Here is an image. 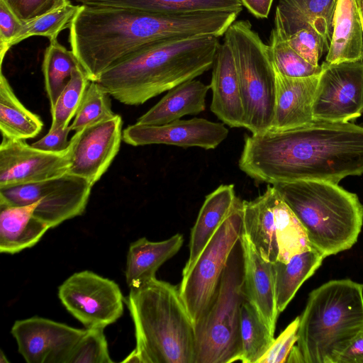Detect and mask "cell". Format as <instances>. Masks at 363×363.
Returning <instances> with one entry per match:
<instances>
[{"mask_svg": "<svg viewBox=\"0 0 363 363\" xmlns=\"http://www.w3.org/2000/svg\"><path fill=\"white\" fill-rule=\"evenodd\" d=\"M240 169L269 184L313 180L335 184L363 174V126L313 121L245 138Z\"/></svg>", "mask_w": 363, "mask_h": 363, "instance_id": "6da1fadb", "label": "cell"}, {"mask_svg": "<svg viewBox=\"0 0 363 363\" xmlns=\"http://www.w3.org/2000/svg\"><path fill=\"white\" fill-rule=\"evenodd\" d=\"M238 13H157L82 5L69 28L72 51L91 82L108 67L155 42L220 37Z\"/></svg>", "mask_w": 363, "mask_h": 363, "instance_id": "7a4b0ae2", "label": "cell"}, {"mask_svg": "<svg viewBox=\"0 0 363 363\" xmlns=\"http://www.w3.org/2000/svg\"><path fill=\"white\" fill-rule=\"evenodd\" d=\"M220 45L213 35L155 42L113 64L94 82L119 102L138 106L210 69Z\"/></svg>", "mask_w": 363, "mask_h": 363, "instance_id": "3957f363", "label": "cell"}, {"mask_svg": "<svg viewBox=\"0 0 363 363\" xmlns=\"http://www.w3.org/2000/svg\"><path fill=\"white\" fill-rule=\"evenodd\" d=\"M124 303L134 325L138 363H195L194 324L177 286L155 277L130 289Z\"/></svg>", "mask_w": 363, "mask_h": 363, "instance_id": "277c9868", "label": "cell"}, {"mask_svg": "<svg viewBox=\"0 0 363 363\" xmlns=\"http://www.w3.org/2000/svg\"><path fill=\"white\" fill-rule=\"evenodd\" d=\"M363 330V284L330 280L308 294L286 362L335 363Z\"/></svg>", "mask_w": 363, "mask_h": 363, "instance_id": "5b68a950", "label": "cell"}, {"mask_svg": "<svg viewBox=\"0 0 363 363\" xmlns=\"http://www.w3.org/2000/svg\"><path fill=\"white\" fill-rule=\"evenodd\" d=\"M272 185L303 227L312 247L325 257L357 242L363 225V204L356 194L321 181Z\"/></svg>", "mask_w": 363, "mask_h": 363, "instance_id": "8992f818", "label": "cell"}, {"mask_svg": "<svg viewBox=\"0 0 363 363\" xmlns=\"http://www.w3.org/2000/svg\"><path fill=\"white\" fill-rule=\"evenodd\" d=\"M246 298L244 249L240 238L230 253L213 301L194 325L195 363L240 361L241 308Z\"/></svg>", "mask_w": 363, "mask_h": 363, "instance_id": "52a82bcc", "label": "cell"}, {"mask_svg": "<svg viewBox=\"0 0 363 363\" xmlns=\"http://www.w3.org/2000/svg\"><path fill=\"white\" fill-rule=\"evenodd\" d=\"M231 48L245 109L244 128L252 134L270 130L276 101V74L264 43L249 21L233 22L224 34Z\"/></svg>", "mask_w": 363, "mask_h": 363, "instance_id": "ba28073f", "label": "cell"}, {"mask_svg": "<svg viewBox=\"0 0 363 363\" xmlns=\"http://www.w3.org/2000/svg\"><path fill=\"white\" fill-rule=\"evenodd\" d=\"M242 233L243 201L238 197L229 216L182 276L179 293L194 325L213 301L230 253Z\"/></svg>", "mask_w": 363, "mask_h": 363, "instance_id": "9c48e42d", "label": "cell"}, {"mask_svg": "<svg viewBox=\"0 0 363 363\" xmlns=\"http://www.w3.org/2000/svg\"><path fill=\"white\" fill-rule=\"evenodd\" d=\"M92 186L87 179L67 173L39 182L0 188V203L26 206L38 201L34 214L52 228L84 213Z\"/></svg>", "mask_w": 363, "mask_h": 363, "instance_id": "30bf717a", "label": "cell"}, {"mask_svg": "<svg viewBox=\"0 0 363 363\" xmlns=\"http://www.w3.org/2000/svg\"><path fill=\"white\" fill-rule=\"evenodd\" d=\"M65 308L86 329L105 328L123 314L124 298L118 285L93 272L74 273L58 288Z\"/></svg>", "mask_w": 363, "mask_h": 363, "instance_id": "8fae6325", "label": "cell"}, {"mask_svg": "<svg viewBox=\"0 0 363 363\" xmlns=\"http://www.w3.org/2000/svg\"><path fill=\"white\" fill-rule=\"evenodd\" d=\"M313 104V121L346 123L363 113V60L324 62Z\"/></svg>", "mask_w": 363, "mask_h": 363, "instance_id": "7c38bea8", "label": "cell"}, {"mask_svg": "<svg viewBox=\"0 0 363 363\" xmlns=\"http://www.w3.org/2000/svg\"><path fill=\"white\" fill-rule=\"evenodd\" d=\"M86 330L34 316L16 320L11 333L26 362L67 363Z\"/></svg>", "mask_w": 363, "mask_h": 363, "instance_id": "4fadbf2b", "label": "cell"}, {"mask_svg": "<svg viewBox=\"0 0 363 363\" xmlns=\"http://www.w3.org/2000/svg\"><path fill=\"white\" fill-rule=\"evenodd\" d=\"M70 164L71 145L65 151L52 152L35 148L24 140L2 138L0 188L60 177L68 173Z\"/></svg>", "mask_w": 363, "mask_h": 363, "instance_id": "5bb4252c", "label": "cell"}, {"mask_svg": "<svg viewBox=\"0 0 363 363\" xmlns=\"http://www.w3.org/2000/svg\"><path fill=\"white\" fill-rule=\"evenodd\" d=\"M123 121L120 115L89 125L75 132L71 140L69 174L87 179L92 186L110 167L118 154Z\"/></svg>", "mask_w": 363, "mask_h": 363, "instance_id": "9a60e30c", "label": "cell"}, {"mask_svg": "<svg viewBox=\"0 0 363 363\" xmlns=\"http://www.w3.org/2000/svg\"><path fill=\"white\" fill-rule=\"evenodd\" d=\"M224 123L201 118L177 120L162 125H128L123 131V140L132 146L164 144L182 147H199L211 150L228 136Z\"/></svg>", "mask_w": 363, "mask_h": 363, "instance_id": "2e32d148", "label": "cell"}, {"mask_svg": "<svg viewBox=\"0 0 363 363\" xmlns=\"http://www.w3.org/2000/svg\"><path fill=\"white\" fill-rule=\"evenodd\" d=\"M211 111L224 124L244 128L245 109L238 72L230 47L220 44L212 66Z\"/></svg>", "mask_w": 363, "mask_h": 363, "instance_id": "e0dca14e", "label": "cell"}, {"mask_svg": "<svg viewBox=\"0 0 363 363\" xmlns=\"http://www.w3.org/2000/svg\"><path fill=\"white\" fill-rule=\"evenodd\" d=\"M275 74L276 101L269 130L283 131L313 122V104L320 74L293 78Z\"/></svg>", "mask_w": 363, "mask_h": 363, "instance_id": "ac0fdd59", "label": "cell"}, {"mask_svg": "<svg viewBox=\"0 0 363 363\" xmlns=\"http://www.w3.org/2000/svg\"><path fill=\"white\" fill-rule=\"evenodd\" d=\"M245 259V291L264 323L274 334L279 313L277 308L273 262L262 258L242 233Z\"/></svg>", "mask_w": 363, "mask_h": 363, "instance_id": "d6986e66", "label": "cell"}, {"mask_svg": "<svg viewBox=\"0 0 363 363\" xmlns=\"http://www.w3.org/2000/svg\"><path fill=\"white\" fill-rule=\"evenodd\" d=\"M337 0H279L274 28L284 38L312 27L330 44Z\"/></svg>", "mask_w": 363, "mask_h": 363, "instance_id": "ffe728a7", "label": "cell"}, {"mask_svg": "<svg viewBox=\"0 0 363 363\" xmlns=\"http://www.w3.org/2000/svg\"><path fill=\"white\" fill-rule=\"evenodd\" d=\"M277 190L268 184L265 191L251 201H243V234L265 260H278L279 246L274 204Z\"/></svg>", "mask_w": 363, "mask_h": 363, "instance_id": "44dd1931", "label": "cell"}, {"mask_svg": "<svg viewBox=\"0 0 363 363\" xmlns=\"http://www.w3.org/2000/svg\"><path fill=\"white\" fill-rule=\"evenodd\" d=\"M38 201L26 206L0 203V252L16 254L36 245L50 229L35 216Z\"/></svg>", "mask_w": 363, "mask_h": 363, "instance_id": "7402d4cb", "label": "cell"}, {"mask_svg": "<svg viewBox=\"0 0 363 363\" xmlns=\"http://www.w3.org/2000/svg\"><path fill=\"white\" fill-rule=\"evenodd\" d=\"M237 198L233 184H221L206 196L191 230L189 255L182 276L189 272L216 231L229 216Z\"/></svg>", "mask_w": 363, "mask_h": 363, "instance_id": "603a6c76", "label": "cell"}, {"mask_svg": "<svg viewBox=\"0 0 363 363\" xmlns=\"http://www.w3.org/2000/svg\"><path fill=\"white\" fill-rule=\"evenodd\" d=\"M363 60V28L357 0H337L325 62Z\"/></svg>", "mask_w": 363, "mask_h": 363, "instance_id": "cb8c5ba5", "label": "cell"}, {"mask_svg": "<svg viewBox=\"0 0 363 363\" xmlns=\"http://www.w3.org/2000/svg\"><path fill=\"white\" fill-rule=\"evenodd\" d=\"M183 242V236L179 233L159 242L140 238L132 242L127 253L125 270L128 287H140L155 278L157 269L179 252Z\"/></svg>", "mask_w": 363, "mask_h": 363, "instance_id": "d4e9b609", "label": "cell"}, {"mask_svg": "<svg viewBox=\"0 0 363 363\" xmlns=\"http://www.w3.org/2000/svg\"><path fill=\"white\" fill-rule=\"evenodd\" d=\"M210 89L199 80L185 82L168 91L162 99L145 113L136 123L162 125L186 115H197L206 108V96Z\"/></svg>", "mask_w": 363, "mask_h": 363, "instance_id": "484cf974", "label": "cell"}, {"mask_svg": "<svg viewBox=\"0 0 363 363\" xmlns=\"http://www.w3.org/2000/svg\"><path fill=\"white\" fill-rule=\"evenodd\" d=\"M81 5L157 13L226 11L240 13V0H75Z\"/></svg>", "mask_w": 363, "mask_h": 363, "instance_id": "4316f807", "label": "cell"}, {"mask_svg": "<svg viewBox=\"0 0 363 363\" xmlns=\"http://www.w3.org/2000/svg\"><path fill=\"white\" fill-rule=\"evenodd\" d=\"M325 257L314 248L294 255L284 263L273 262L278 313L283 312L305 281L320 267Z\"/></svg>", "mask_w": 363, "mask_h": 363, "instance_id": "83f0119b", "label": "cell"}, {"mask_svg": "<svg viewBox=\"0 0 363 363\" xmlns=\"http://www.w3.org/2000/svg\"><path fill=\"white\" fill-rule=\"evenodd\" d=\"M43 123L19 101L1 69L0 130L2 138L24 140L36 137Z\"/></svg>", "mask_w": 363, "mask_h": 363, "instance_id": "f1b7e54d", "label": "cell"}, {"mask_svg": "<svg viewBox=\"0 0 363 363\" xmlns=\"http://www.w3.org/2000/svg\"><path fill=\"white\" fill-rule=\"evenodd\" d=\"M80 66L72 50H68L57 40L50 42L44 53L42 70L50 108L70 81L73 71Z\"/></svg>", "mask_w": 363, "mask_h": 363, "instance_id": "f546056e", "label": "cell"}, {"mask_svg": "<svg viewBox=\"0 0 363 363\" xmlns=\"http://www.w3.org/2000/svg\"><path fill=\"white\" fill-rule=\"evenodd\" d=\"M274 212L279 246L278 261L286 263L294 255L313 248L303 227L277 190Z\"/></svg>", "mask_w": 363, "mask_h": 363, "instance_id": "4dcf8cb0", "label": "cell"}, {"mask_svg": "<svg viewBox=\"0 0 363 363\" xmlns=\"http://www.w3.org/2000/svg\"><path fill=\"white\" fill-rule=\"evenodd\" d=\"M274 335L255 307L246 298L241 308L240 361L257 363L272 344Z\"/></svg>", "mask_w": 363, "mask_h": 363, "instance_id": "1f68e13d", "label": "cell"}, {"mask_svg": "<svg viewBox=\"0 0 363 363\" xmlns=\"http://www.w3.org/2000/svg\"><path fill=\"white\" fill-rule=\"evenodd\" d=\"M81 7V4L74 5L67 0L51 11L23 23L13 45L31 36L46 37L50 42L56 40L61 31L70 28Z\"/></svg>", "mask_w": 363, "mask_h": 363, "instance_id": "d6a6232c", "label": "cell"}, {"mask_svg": "<svg viewBox=\"0 0 363 363\" xmlns=\"http://www.w3.org/2000/svg\"><path fill=\"white\" fill-rule=\"evenodd\" d=\"M269 52L274 71L293 78L319 75L321 65L315 66L296 52L274 28L271 31Z\"/></svg>", "mask_w": 363, "mask_h": 363, "instance_id": "836d02e7", "label": "cell"}, {"mask_svg": "<svg viewBox=\"0 0 363 363\" xmlns=\"http://www.w3.org/2000/svg\"><path fill=\"white\" fill-rule=\"evenodd\" d=\"M90 80L82 66L76 68L53 108H50L52 123L49 130L67 128L75 116Z\"/></svg>", "mask_w": 363, "mask_h": 363, "instance_id": "e575fe53", "label": "cell"}, {"mask_svg": "<svg viewBox=\"0 0 363 363\" xmlns=\"http://www.w3.org/2000/svg\"><path fill=\"white\" fill-rule=\"evenodd\" d=\"M111 96L96 82H90L69 125L71 131L77 132L89 125L114 116L116 113L112 111Z\"/></svg>", "mask_w": 363, "mask_h": 363, "instance_id": "d590c367", "label": "cell"}, {"mask_svg": "<svg viewBox=\"0 0 363 363\" xmlns=\"http://www.w3.org/2000/svg\"><path fill=\"white\" fill-rule=\"evenodd\" d=\"M104 328H89L74 347L67 363H113Z\"/></svg>", "mask_w": 363, "mask_h": 363, "instance_id": "8d00e7d4", "label": "cell"}, {"mask_svg": "<svg viewBox=\"0 0 363 363\" xmlns=\"http://www.w3.org/2000/svg\"><path fill=\"white\" fill-rule=\"evenodd\" d=\"M286 40L296 52L315 66L320 65V59L330 47L324 38L310 26L295 32Z\"/></svg>", "mask_w": 363, "mask_h": 363, "instance_id": "74e56055", "label": "cell"}, {"mask_svg": "<svg viewBox=\"0 0 363 363\" xmlns=\"http://www.w3.org/2000/svg\"><path fill=\"white\" fill-rule=\"evenodd\" d=\"M299 316L296 317L284 330L274 339L272 344L257 363H284L296 343Z\"/></svg>", "mask_w": 363, "mask_h": 363, "instance_id": "f35d334b", "label": "cell"}, {"mask_svg": "<svg viewBox=\"0 0 363 363\" xmlns=\"http://www.w3.org/2000/svg\"><path fill=\"white\" fill-rule=\"evenodd\" d=\"M23 23L41 16L67 0H3Z\"/></svg>", "mask_w": 363, "mask_h": 363, "instance_id": "ab89813d", "label": "cell"}, {"mask_svg": "<svg viewBox=\"0 0 363 363\" xmlns=\"http://www.w3.org/2000/svg\"><path fill=\"white\" fill-rule=\"evenodd\" d=\"M21 22L9 9L3 0H0V58L1 67L8 50L22 28Z\"/></svg>", "mask_w": 363, "mask_h": 363, "instance_id": "60d3db41", "label": "cell"}, {"mask_svg": "<svg viewBox=\"0 0 363 363\" xmlns=\"http://www.w3.org/2000/svg\"><path fill=\"white\" fill-rule=\"evenodd\" d=\"M71 131L70 127L57 128L49 130L48 134L32 143L35 148L52 152H60L67 150L71 145L70 140L67 137Z\"/></svg>", "mask_w": 363, "mask_h": 363, "instance_id": "b9f144b4", "label": "cell"}, {"mask_svg": "<svg viewBox=\"0 0 363 363\" xmlns=\"http://www.w3.org/2000/svg\"><path fill=\"white\" fill-rule=\"evenodd\" d=\"M335 363H363V330L339 355Z\"/></svg>", "mask_w": 363, "mask_h": 363, "instance_id": "7bdbcfd3", "label": "cell"}, {"mask_svg": "<svg viewBox=\"0 0 363 363\" xmlns=\"http://www.w3.org/2000/svg\"><path fill=\"white\" fill-rule=\"evenodd\" d=\"M242 6L256 18H267L274 0H240Z\"/></svg>", "mask_w": 363, "mask_h": 363, "instance_id": "ee69618b", "label": "cell"}, {"mask_svg": "<svg viewBox=\"0 0 363 363\" xmlns=\"http://www.w3.org/2000/svg\"><path fill=\"white\" fill-rule=\"evenodd\" d=\"M359 15L362 21V25L363 28V0H357Z\"/></svg>", "mask_w": 363, "mask_h": 363, "instance_id": "f6af8a7d", "label": "cell"}, {"mask_svg": "<svg viewBox=\"0 0 363 363\" xmlns=\"http://www.w3.org/2000/svg\"><path fill=\"white\" fill-rule=\"evenodd\" d=\"M0 362L1 363H8L9 361L7 359L6 355L4 354V352L1 350V354H0Z\"/></svg>", "mask_w": 363, "mask_h": 363, "instance_id": "bcb514c9", "label": "cell"}]
</instances>
